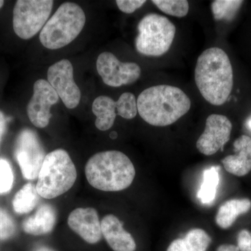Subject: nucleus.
Here are the masks:
<instances>
[{
	"label": "nucleus",
	"instance_id": "obj_33",
	"mask_svg": "<svg viewBox=\"0 0 251 251\" xmlns=\"http://www.w3.org/2000/svg\"><path fill=\"white\" fill-rule=\"evenodd\" d=\"M4 1H3V0H0V9L2 8V6H4Z\"/></svg>",
	"mask_w": 251,
	"mask_h": 251
},
{
	"label": "nucleus",
	"instance_id": "obj_19",
	"mask_svg": "<svg viewBox=\"0 0 251 251\" xmlns=\"http://www.w3.org/2000/svg\"><path fill=\"white\" fill-rule=\"evenodd\" d=\"M211 242V237L205 231L193 229L184 237L173 241L167 251H206Z\"/></svg>",
	"mask_w": 251,
	"mask_h": 251
},
{
	"label": "nucleus",
	"instance_id": "obj_2",
	"mask_svg": "<svg viewBox=\"0 0 251 251\" xmlns=\"http://www.w3.org/2000/svg\"><path fill=\"white\" fill-rule=\"evenodd\" d=\"M140 116L149 125H173L191 108V100L181 89L171 85L149 87L137 99Z\"/></svg>",
	"mask_w": 251,
	"mask_h": 251
},
{
	"label": "nucleus",
	"instance_id": "obj_28",
	"mask_svg": "<svg viewBox=\"0 0 251 251\" xmlns=\"http://www.w3.org/2000/svg\"><path fill=\"white\" fill-rule=\"evenodd\" d=\"M237 247L240 251H251V233L243 229L238 234Z\"/></svg>",
	"mask_w": 251,
	"mask_h": 251
},
{
	"label": "nucleus",
	"instance_id": "obj_1",
	"mask_svg": "<svg viewBox=\"0 0 251 251\" xmlns=\"http://www.w3.org/2000/svg\"><path fill=\"white\" fill-rule=\"evenodd\" d=\"M195 80L203 98L214 105L226 103L233 88V70L227 53L219 48L206 49L198 57Z\"/></svg>",
	"mask_w": 251,
	"mask_h": 251
},
{
	"label": "nucleus",
	"instance_id": "obj_25",
	"mask_svg": "<svg viewBox=\"0 0 251 251\" xmlns=\"http://www.w3.org/2000/svg\"><path fill=\"white\" fill-rule=\"evenodd\" d=\"M12 168L6 160L0 158V194L9 193L14 184Z\"/></svg>",
	"mask_w": 251,
	"mask_h": 251
},
{
	"label": "nucleus",
	"instance_id": "obj_24",
	"mask_svg": "<svg viewBox=\"0 0 251 251\" xmlns=\"http://www.w3.org/2000/svg\"><path fill=\"white\" fill-rule=\"evenodd\" d=\"M117 115L126 120H131L138 114L137 99L134 94L125 92L120 96L116 102Z\"/></svg>",
	"mask_w": 251,
	"mask_h": 251
},
{
	"label": "nucleus",
	"instance_id": "obj_23",
	"mask_svg": "<svg viewBox=\"0 0 251 251\" xmlns=\"http://www.w3.org/2000/svg\"><path fill=\"white\" fill-rule=\"evenodd\" d=\"M152 3L165 14L175 17H184L189 11V4L186 0H153Z\"/></svg>",
	"mask_w": 251,
	"mask_h": 251
},
{
	"label": "nucleus",
	"instance_id": "obj_6",
	"mask_svg": "<svg viewBox=\"0 0 251 251\" xmlns=\"http://www.w3.org/2000/svg\"><path fill=\"white\" fill-rule=\"evenodd\" d=\"M135 45L139 53L158 57L166 53L175 39L176 27L168 18L150 14L140 21Z\"/></svg>",
	"mask_w": 251,
	"mask_h": 251
},
{
	"label": "nucleus",
	"instance_id": "obj_22",
	"mask_svg": "<svg viewBox=\"0 0 251 251\" xmlns=\"http://www.w3.org/2000/svg\"><path fill=\"white\" fill-rule=\"evenodd\" d=\"M244 1L216 0L211 3V11L216 21H230L234 19Z\"/></svg>",
	"mask_w": 251,
	"mask_h": 251
},
{
	"label": "nucleus",
	"instance_id": "obj_14",
	"mask_svg": "<svg viewBox=\"0 0 251 251\" xmlns=\"http://www.w3.org/2000/svg\"><path fill=\"white\" fill-rule=\"evenodd\" d=\"M102 234L114 251H135L136 244L129 232L124 229L116 216L109 214L100 222Z\"/></svg>",
	"mask_w": 251,
	"mask_h": 251
},
{
	"label": "nucleus",
	"instance_id": "obj_12",
	"mask_svg": "<svg viewBox=\"0 0 251 251\" xmlns=\"http://www.w3.org/2000/svg\"><path fill=\"white\" fill-rule=\"evenodd\" d=\"M232 125L227 117L222 115H209L206 120L205 129L196 143L200 152L206 156L215 154L224 150L230 138Z\"/></svg>",
	"mask_w": 251,
	"mask_h": 251
},
{
	"label": "nucleus",
	"instance_id": "obj_16",
	"mask_svg": "<svg viewBox=\"0 0 251 251\" xmlns=\"http://www.w3.org/2000/svg\"><path fill=\"white\" fill-rule=\"evenodd\" d=\"M56 211L53 206L44 204L39 206L34 215L25 220L23 229L27 234L44 235L52 232L56 224Z\"/></svg>",
	"mask_w": 251,
	"mask_h": 251
},
{
	"label": "nucleus",
	"instance_id": "obj_4",
	"mask_svg": "<svg viewBox=\"0 0 251 251\" xmlns=\"http://www.w3.org/2000/svg\"><path fill=\"white\" fill-rule=\"evenodd\" d=\"M76 179V168L72 158L67 151L58 149L46 155L36 188L40 197L53 199L69 191Z\"/></svg>",
	"mask_w": 251,
	"mask_h": 251
},
{
	"label": "nucleus",
	"instance_id": "obj_5",
	"mask_svg": "<svg viewBox=\"0 0 251 251\" xmlns=\"http://www.w3.org/2000/svg\"><path fill=\"white\" fill-rule=\"evenodd\" d=\"M85 23V12L79 5L63 3L41 31V44L50 50L65 47L76 39Z\"/></svg>",
	"mask_w": 251,
	"mask_h": 251
},
{
	"label": "nucleus",
	"instance_id": "obj_10",
	"mask_svg": "<svg viewBox=\"0 0 251 251\" xmlns=\"http://www.w3.org/2000/svg\"><path fill=\"white\" fill-rule=\"evenodd\" d=\"M48 82L67 108H76L80 101L81 92L74 80L70 61L62 59L50 66L48 70Z\"/></svg>",
	"mask_w": 251,
	"mask_h": 251
},
{
	"label": "nucleus",
	"instance_id": "obj_18",
	"mask_svg": "<svg viewBox=\"0 0 251 251\" xmlns=\"http://www.w3.org/2000/svg\"><path fill=\"white\" fill-rule=\"evenodd\" d=\"M92 112L97 117L96 127L102 131L108 130L113 126L116 118V101L106 96H100L94 99Z\"/></svg>",
	"mask_w": 251,
	"mask_h": 251
},
{
	"label": "nucleus",
	"instance_id": "obj_9",
	"mask_svg": "<svg viewBox=\"0 0 251 251\" xmlns=\"http://www.w3.org/2000/svg\"><path fill=\"white\" fill-rule=\"evenodd\" d=\"M97 69L104 83L112 87L134 83L141 74V69L136 63L120 62L108 52L99 54Z\"/></svg>",
	"mask_w": 251,
	"mask_h": 251
},
{
	"label": "nucleus",
	"instance_id": "obj_32",
	"mask_svg": "<svg viewBox=\"0 0 251 251\" xmlns=\"http://www.w3.org/2000/svg\"><path fill=\"white\" fill-rule=\"evenodd\" d=\"M110 138L112 139H115L117 137V133L115 131H112L110 134Z\"/></svg>",
	"mask_w": 251,
	"mask_h": 251
},
{
	"label": "nucleus",
	"instance_id": "obj_31",
	"mask_svg": "<svg viewBox=\"0 0 251 251\" xmlns=\"http://www.w3.org/2000/svg\"><path fill=\"white\" fill-rule=\"evenodd\" d=\"M35 251H54L52 250V249H50V248L43 247L39 248V249H36V250Z\"/></svg>",
	"mask_w": 251,
	"mask_h": 251
},
{
	"label": "nucleus",
	"instance_id": "obj_20",
	"mask_svg": "<svg viewBox=\"0 0 251 251\" xmlns=\"http://www.w3.org/2000/svg\"><path fill=\"white\" fill-rule=\"evenodd\" d=\"M39 194L35 185L27 183L15 195L13 200V208L18 214L30 212L39 201Z\"/></svg>",
	"mask_w": 251,
	"mask_h": 251
},
{
	"label": "nucleus",
	"instance_id": "obj_11",
	"mask_svg": "<svg viewBox=\"0 0 251 251\" xmlns=\"http://www.w3.org/2000/svg\"><path fill=\"white\" fill-rule=\"evenodd\" d=\"M59 99L57 92L47 80L36 81L32 97L27 106V116L31 124L40 128L47 126L52 117L51 107L57 104Z\"/></svg>",
	"mask_w": 251,
	"mask_h": 251
},
{
	"label": "nucleus",
	"instance_id": "obj_8",
	"mask_svg": "<svg viewBox=\"0 0 251 251\" xmlns=\"http://www.w3.org/2000/svg\"><path fill=\"white\" fill-rule=\"evenodd\" d=\"M14 155L26 179L38 178L46 153L34 130L26 128L20 133L16 140Z\"/></svg>",
	"mask_w": 251,
	"mask_h": 251
},
{
	"label": "nucleus",
	"instance_id": "obj_21",
	"mask_svg": "<svg viewBox=\"0 0 251 251\" xmlns=\"http://www.w3.org/2000/svg\"><path fill=\"white\" fill-rule=\"evenodd\" d=\"M219 170V167H211L203 173L202 184L198 193L202 204H210L215 200L220 180Z\"/></svg>",
	"mask_w": 251,
	"mask_h": 251
},
{
	"label": "nucleus",
	"instance_id": "obj_29",
	"mask_svg": "<svg viewBox=\"0 0 251 251\" xmlns=\"http://www.w3.org/2000/svg\"><path fill=\"white\" fill-rule=\"evenodd\" d=\"M6 126V120L4 116V114L0 111V144H1V139L5 133Z\"/></svg>",
	"mask_w": 251,
	"mask_h": 251
},
{
	"label": "nucleus",
	"instance_id": "obj_34",
	"mask_svg": "<svg viewBox=\"0 0 251 251\" xmlns=\"http://www.w3.org/2000/svg\"><path fill=\"white\" fill-rule=\"evenodd\" d=\"M248 126H249V128L251 130V120H249V122H248Z\"/></svg>",
	"mask_w": 251,
	"mask_h": 251
},
{
	"label": "nucleus",
	"instance_id": "obj_7",
	"mask_svg": "<svg viewBox=\"0 0 251 251\" xmlns=\"http://www.w3.org/2000/svg\"><path fill=\"white\" fill-rule=\"evenodd\" d=\"M53 4L52 0H18L13 13V27L16 35L27 40L42 30Z\"/></svg>",
	"mask_w": 251,
	"mask_h": 251
},
{
	"label": "nucleus",
	"instance_id": "obj_27",
	"mask_svg": "<svg viewBox=\"0 0 251 251\" xmlns=\"http://www.w3.org/2000/svg\"><path fill=\"white\" fill-rule=\"evenodd\" d=\"M119 9L125 14H133L137 9L146 3L145 0H117L116 1Z\"/></svg>",
	"mask_w": 251,
	"mask_h": 251
},
{
	"label": "nucleus",
	"instance_id": "obj_30",
	"mask_svg": "<svg viewBox=\"0 0 251 251\" xmlns=\"http://www.w3.org/2000/svg\"><path fill=\"white\" fill-rule=\"evenodd\" d=\"M216 251H240L238 249L237 246L232 244H223L218 248Z\"/></svg>",
	"mask_w": 251,
	"mask_h": 251
},
{
	"label": "nucleus",
	"instance_id": "obj_3",
	"mask_svg": "<svg viewBox=\"0 0 251 251\" xmlns=\"http://www.w3.org/2000/svg\"><path fill=\"white\" fill-rule=\"evenodd\" d=\"M89 184L106 192H116L129 187L135 176L133 163L121 151H103L91 157L85 166Z\"/></svg>",
	"mask_w": 251,
	"mask_h": 251
},
{
	"label": "nucleus",
	"instance_id": "obj_15",
	"mask_svg": "<svg viewBox=\"0 0 251 251\" xmlns=\"http://www.w3.org/2000/svg\"><path fill=\"white\" fill-rule=\"evenodd\" d=\"M234 154L222 160L225 169L237 176H245L251 171V138L243 135L233 143Z\"/></svg>",
	"mask_w": 251,
	"mask_h": 251
},
{
	"label": "nucleus",
	"instance_id": "obj_26",
	"mask_svg": "<svg viewBox=\"0 0 251 251\" xmlns=\"http://www.w3.org/2000/svg\"><path fill=\"white\" fill-rule=\"evenodd\" d=\"M16 226L14 219L2 208L0 207V240H6L16 233Z\"/></svg>",
	"mask_w": 251,
	"mask_h": 251
},
{
	"label": "nucleus",
	"instance_id": "obj_13",
	"mask_svg": "<svg viewBox=\"0 0 251 251\" xmlns=\"http://www.w3.org/2000/svg\"><path fill=\"white\" fill-rule=\"evenodd\" d=\"M68 225L88 244H97L103 236L98 213L94 208L74 209L68 217Z\"/></svg>",
	"mask_w": 251,
	"mask_h": 251
},
{
	"label": "nucleus",
	"instance_id": "obj_17",
	"mask_svg": "<svg viewBox=\"0 0 251 251\" xmlns=\"http://www.w3.org/2000/svg\"><path fill=\"white\" fill-rule=\"evenodd\" d=\"M251 208V201L247 198L227 201L220 206L216 216V224L222 229L229 228L239 216L247 213Z\"/></svg>",
	"mask_w": 251,
	"mask_h": 251
}]
</instances>
